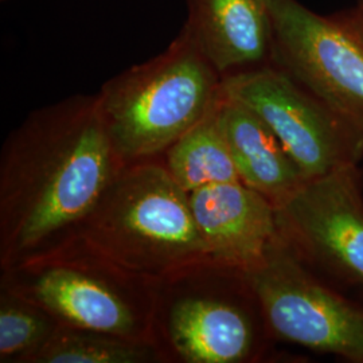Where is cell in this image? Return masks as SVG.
Wrapping results in <instances>:
<instances>
[{"mask_svg": "<svg viewBox=\"0 0 363 363\" xmlns=\"http://www.w3.org/2000/svg\"><path fill=\"white\" fill-rule=\"evenodd\" d=\"M115 148L97 96H77L31 113L1 159L3 259L85 220L117 175Z\"/></svg>", "mask_w": 363, "mask_h": 363, "instance_id": "obj_1", "label": "cell"}, {"mask_svg": "<svg viewBox=\"0 0 363 363\" xmlns=\"http://www.w3.org/2000/svg\"><path fill=\"white\" fill-rule=\"evenodd\" d=\"M220 82L183 26L164 52L112 78L97 94L117 156L133 160L169 148L213 109Z\"/></svg>", "mask_w": 363, "mask_h": 363, "instance_id": "obj_2", "label": "cell"}, {"mask_svg": "<svg viewBox=\"0 0 363 363\" xmlns=\"http://www.w3.org/2000/svg\"><path fill=\"white\" fill-rule=\"evenodd\" d=\"M85 220L91 245L130 269L169 271L210 256L189 193L167 167L143 164L117 174Z\"/></svg>", "mask_w": 363, "mask_h": 363, "instance_id": "obj_3", "label": "cell"}, {"mask_svg": "<svg viewBox=\"0 0 363 363\" xmlns=\"http://www.w3.org/2000/svg\"><path fill=\"white\" fill-rule=\"evenodd\" d=\"M244 277L274 335L363 363L362 303L322 281L280 235Z\"/></svg>", "mask_w": 363, "mask_h": 363, "instance_id": "obj_4", "label": "cell"}, {"mask_svg": "<svg viewBox=\"0 0 363 363\" xmlns=\"http://www.w3.org/2000/svg\"><path fill=\"white\" fill-rule=\"evenodd\" d=\"M220 91L271 128L307 181L362 160V130L281 67L230 73L222 77Z\"/></svg>", "mask_w": 363, "mask_h": 363, "instance_id": "obj_5", "label": "cell"}, {"mask_svg": "<svg viewBox=\"0 0 363 363\" xmlns=\"http://www.w3.org/2000/svg\"><path fill=\"white\" fill-rule=\"evenodd\" d=\"M272 55L286 73L363 132V18L323 16L272 0Z\"/></svg>", "mask_w": 363, "mask_h": 363, "instance_id": "obj_6", "label": "cell"}, {"mask_svg": "<svg viewBox=\"0 0 363 363\" xmlns=\"http://www.w3.org/2000/svg\"><path fill=\"white\" fill-rule=\"evenodd\" d=\"M279 235L307 267L363 294V190L358 164L307 181L276 208Z\"/></svg>", "mask_w": 363, "mask_h": 363, "instance_id": "obj_7", "label": "cell"}, {"mask_svg": "<svg viewBox=\"0 0 363 363\" xmlns=\"http://www.w3.org/2000/svg\"><path fill=\"white\" fill-rule=\"evenodd\" d=\"M189 199L208 255L242 273L259 265L279 237L274 205L242 182L205 186Z\"/></svg>", "mask_w": 363, "mask_h": 363, "instance_id": "obj_8", "label": "cell"}, {"mask_svg": "<svg viewBox=\"0 0 363 363\" xmlns=\"http://www.w3.org/2000/svg\"><path fill=\"white\" fill-rule=\"evenodd\" d=\"M187 10L184 27L222 77L272 54L271 18L259 0H187Z\"/></svg>", "mask_w": 363, "mask_h": 363, "instance_id": "obj_9", "label": "cell"}, {"mask_svg": "<svg viewBox=\"0 0 363 363\" xmlns=\"http://www.w3.org/2000/svg\"><path fill=\"white\" fill-rule=\"evenodd\" d=\"M216 113L240 181L267 196L274 208L307 182L277 136L247 106L220 91Z\"/></svg>", "mask_w": 363, "mask_h": 363, "instance_id": "obj_10", "label": "cell"}, {"mask_svg": "<svg viewBox=\"0 0 363 363\" xmlns=\"http://www.w3.org/2000/svg\"><path fill=\"white\" fill-rule=\"evenodd\" d=\"M169 333L175 350L190 363L244 361L253 346L247 313L226 301L182 298L169 312Z\"/></svg>", "mask_w": 363, "mask_h": 363, "instance_id": "obj_11", "label": "cell"}, {"mask_svg": "<svg viewBox=\"0 0 363 363\" xmlns=\"http://www.w3.org/2000/svg\"><path fill=\"white\" fill-rule=\"evenodd\" d=\"M48 310L78 330L128 337L135 318L127 303L101 281L70 268L42 273L33 288Z\"/></svg>", "mask_w": 363, "mask_h": 363, "instance_id": "obj_12", "label": "cell"}, {"mask_svg": "<svg viewBox=\"0 0 363 363\" xmlns=\"http://www.w3.org/2000/svg\"><path fill=\"white\" fill-rule=\"evenodd\" d=\"M167 169L187 193L210 184L241 182L220 130L216 105L169 147Z\"/></svg>", "mask_w": 363, "mask_h": 363, "instance_id": "obj_13", "label": "cell"}, {"mask_svg": "<svg viewBox=\"0 0 363 363\" xmlns=\"http://www.w3.org/2000/svg\"><path fill=\"white\" fill-rule=\"evenodd\" d=\"M30 357L38 363H139L151 351L125 337L79 330L52 334Z\"/></svg>", "mask_w": 363, "mask_h": 363, "instance_id": "obj_14", "label": "cell"}, {"mask_svg": "<svg viewBox=\"0 0 363 363\" xmlns=\"http://www.w3.org/2000/svg\"><path fill=\"white\" fill-rule=\"evenodd\" d=\"M52 337L50 325L38 312L25 304L1 296L0 306V361L31 355Z\"/></svg>", "mask_w": 363, "mask_h": 363, "instance_id": "obj_15", "label": "cell"}, {"mask_svg": "<svg viewBox=\"0 0 363 363\" xmlns=\"http://www.w3.org/2000/svg\"><path fill=\"white\" fill-rule=\"evenodd\" d=\"M358 13H361V16L363 18V0H358Z\"/></svg>", "mask_w": 363, "mask_h": 363, "instance_id": "obj_16", "label": "cell"}, {"mask_svg": "<svg viewBox=\"0 0 363 363\" xmlns=\"http://www.w3.org/2000/svg\"><path fill=\"white\" fill-rule=\"evenodd\" d=\"M265 7H267V10H268V7H269V4L272 3V0H259Z\"/></svg>", "mask_w": 363, "mask_h": 363, "instance_id": "obj_17", "label": "cell"}, {"mask_svg": "<svg viewBox=\"0 0 363 363\" xmlns=\"http://www.w3.org/2000/svg\"><path fill=\"white\" fill-rule=\"evenodd\" d=\"M1 1H6V0H1Z\"/></svg>", "mask_w": 363, "mask_h": 363, "instance_id": "obj_18", "label": "cell"}]
</instances>
